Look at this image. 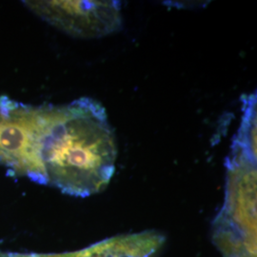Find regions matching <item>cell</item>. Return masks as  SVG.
Masks as SVG:
<instances>
[{"mask_svg":"<svg viewBox=\"0 0 257 257\" xmlns=\"http://www.w3.org/2000/svg\"><path fill=\"white\" fill-rule=\"evenodd\" d=\"M116 141L101 104L81 97L52 106L40 144L45 184L86 197L100 193L115 170Z\"/></svg>","mask_w":257,"mask_h":257,"instance_id":"6da1fadb","label":"cell"},{"mask_svg":"<svg viewBox=\"0 0 257 257\" xmlns=\"http://www.w3.org/2000/svg\"><path fill=\"white\" fill-rule=\"evenodd\" d=\"M50 107H35L7 96L0 97V163L39 184H45L40 144Z\"/></svg>","mask_w":257,"mask_h":257,"instance_id":"7a4b0ae2","label":"cell"},{"mask_svg":"<svg viewBox=\"0 0 257 257\" xmlns=\"http://www.w3.org/2000/svg\"><path fill=\"white\" fill-rule=\"evenodd\" d=\"M49 24L70 36L98 38L118 32L122 17L118 1H24Z\"/></svg>","mask_w":257,"mask_h":257,"instance_id":"3957f363","label":"cell"},{"mask_svg":"<svg viewBox=\"0 0 257 257\" xmlns=\"http://www.w3.org/2000/svg\"><path fill=\"white\" fill-rule=\"evenodd\" d=\"M165 236L156 230L113 236L89 248L59 254H24L6 257H159Z\"/></svg>","mask_w":257,"mask_h":257,"instance_id":"277c9868","label":"cell"}]
</instances>
